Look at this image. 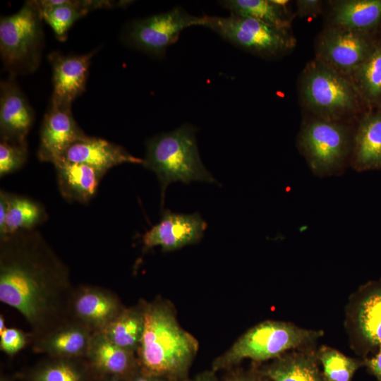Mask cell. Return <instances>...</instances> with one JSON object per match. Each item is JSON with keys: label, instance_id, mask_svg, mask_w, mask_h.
Returning a JSON list of instances; mask_svg holds the SVG:
<instances>
[{"label": "cell", "instance_id": "6", "mask_svg": "<svg viewBox=\"0 0 381 381\" xmlns=\"http://www.w3.org/2000/svg\"><path fill=\"white\" fill-rule=\"evenodd\" d=\"M353 136L348 126L316 118L301 127L298 146L315 176H338L350 165Z\"/></svg>", "mask_w": 381, "mask_h": 381}, {"label": "cell", "instance_id": "3", "mask_svg": "<svg viewBox=\"0 0 381 381\" xmlns=\"http://www.w3.org/2000/svg\"><path fill=\"white\" fill-rule=\"evenodd\" d=\"M194 126L186 123L172 131L156 135L146 142L143 165L153 171L159 181L162 210L165 190L171 183H217L201 161Z\"/></svg>", "mask_w": 381, "mask_h": 381}, {"label": "cell", "instance_id": "25", "mask_svg": "<svg viewBox=\"0 0 381 381\" xmlns=\"http://www.w3.org/2000/svg\"><path fill=\"white\" fill-rule=\"evenodd\" d=\"M219 4L231 14L251 18L279 29L288 30L290 26L285 7L273 0H224Z\"/></svg>", "mask_w": 381, "mask_h": 381}, {"label": "cell", "instance_id": "22", "mask_svg": "<svg viewBox=\"0 0 381 381\" xmlns=\"http://www.w3.org/2000/svg\"><path fill=\"white\" fill-rule=\"evenodd\" d=\"M334 27L368 34L381 26V0H344L334 3Z\"/></svg>", "mask_w": 381, "mask_h": 381}, {"label": "cell", "instance_id": "31", "mask_svg": "<svg viewBox=\"0 0 381 381\" xmlns=\"http://www.w3.org/2000/svg\"><path fill=\"white\" fill-rule=\"evenodd\" d=\"M37 381H81V377L73 366L60 362L42 370L37 376Z\"/></svg>", "mask_w": 381, "mask_h": 381}, {"label": "cell", "instance_id": "28", "mask_svg": "<svg viewBox=\"0 0 381 381\" xmlns=\"http://www.w3.org/2000/svg\"><path fill=\"white\" fill-rule=\"evenodd\" d=\"M143 330L141 310H124L100 332L114 344L133 352L138 348Z\"/></svg>", "mask_w": 381, "mask_h": 381}, {"label": "cell", "instance_id": "19", "mask_svg": "<svg viewBox=\"0 0 381 381\" xmlns=\"http://www.w3.org/2000/svg\"><path fill=\"white\" fill-rule=\"evenodd\" d=\"M72 308L80 323L103 330L123 310L118 300L104 290L86 287L75 296Z\"/></svg>", "mask_w": 381, "mask_h": 381}, {"label": "cell", "instance_id": "32", "mask_svg": "<svg viewBox=\"0 0 381 381\" xmlns=\"http://www.w3.org/2000/svg\"><path fill=\"white\" fill-rule=\"evenodd\" d=\"M26 344L24 334L15 328H6L0 333V347L5 353L12 355L22 349Z\"/></svg>", "mask_w": 381, "mask_h": 381}, {"label": "cell", "instance_id": "29", "mask_svg": "<svg viewBox=\"0 0 381 381\" xmlns=\"http://www.w3.org/2000/svg\"><path fill=\"white\" fill-rule=\"evenodd\" d=\"M317 357L326 381H351L354 373L362 365L360 361L326 346L320 347Z\"/></svg>", "mask_w": 381, "mask_h": 381}, {"label": "cell", "instance_id": "36", "mask_svg": "<svg viewBox=\"0 0 381 381\" xmlns=\"http://www.w3.org/2000/svg\"><path fill=\"white\" fill-rule=\"evenodd\" d=\"M228 381H264L262 379L258 377L246 375V374H236L231 376Z\"/></svg>", "mask_w": 381, "mask_h": 381}, {"label": "cell", "instance_id": "14", "mask_svg": "<svg viewBox=\"0 0 381 381\" xmlns=\"http://www.w3.org/2000/svg\"><path fill=\"white\" fill-rule=\"evenodd\" d=\"M95 52L64 55L54 52L49 55L53 72L51 103L71 106L72 102L84 92L90 60Z\"/></svg>", "mask_w": 381, "mask_h": 381}, {"label": "cell", "instance_id": "21", "mask_svg": "<svg viewBox=\"0 0 381 381\" xmlns=\"http://www.w3.org/2000/svg\"><path fill=\"white\" fill-rule=\"evenodd\" d=\"M44 20L52 29L58 40L64 41L68 30L80 18L90 11L111 7L114 3L109 1H37Z\"/></svg>", "mask_w": 381, "mask_h": 381}, {"label": "cell", "instance_id": "38", "mask_svg": "<svg viewBox=\"0 0 381 381\" xmlns=\"http://www.w3.org/2000/svg\"><path fill=\"white\" fill-rule=\"evenodd\" d=\"M6 329L5 320L2 315L0 317V333H1Z\"/></svg>", "mask_w": 381, "mask_h": 381}, {"label": "cell", "instance_id": "30", "mask_svg": "<svg viewBox=\"0 0 381 381\" xmlns=\"http://www.w3.org/2000/svg\"><path fill=\"white\" fill-rule=\"evenodd\" d=\"M28 144L0 143V176L13 173L21 168L28 158Z\"/></svg>", "mask_w": 381, "mask_h": 381}, {"label": "cell", "instance_id": "17", "mask_svg": "<svg viewBox=\"0 0 381 381\" xmlns=\"http://www.w3.org/2000/svg\"><path fill=\"white\" fill-rule=\"evenodd\" d=\"M350 167L359 172L381 170V111L363 116L353 136Z\"/></svg>", "mask_w": 381, "mask_h": 381}, {"label": "cell", "instance_id": "33", "mask_svg": "<svg viewBox=\"0 0 381 381\" xmlns=\"http://www.w3.org/2000/svg\"><path fill=\"white\" fill-rule=\"evenodd\" d=\"M296 5L298 16H315L321 11L322 1L318 0H299L297 1Z\"/></svg>", "mask_w": 381, "mask_h": 381}, {"label": "cell", "instance_id": "2", "mask_svg": "<svg viewBox=\"0 0 381 381\" xmlns=\"http://www.w3.org/2000/svg\"><path fill=\"white\" fill-rule=\"evenodd\" d=\"M143 330L138 348L140 363L149 375L175 376L187 369L198 343L178 323L163 302L143 304Z\"/></svg>", "mask_w": 381, "mask_h": 381}, {"label": "cell", "instance_id": "18", "mask_svg": "<svg viewBox=\"0 0 381 381\" xmlns=\"http://www.w3.org/2000/svg\"><path fill=\"white\" fill-rule=\"evenodd\" d=\"M54 165L59 190L69 202H88L95 195L100 181L107 173L85 164L64 160Z\"/></svg>", "mask_w": 381, "mask_h": 381}, {"label": "cell", "instance_id": "24", "mask_svg": "<svg viewBox=\"0 0 381 381\" xmlns=\"http://www.w3.org/2000/svg\"><path fill=\"white\" fill-rule=\"evenodd\" d=\"M7 214L0 237L21 230L34 229L48 218L44 207L30 198L6 192Z\"/></svg>", "mask_w": 381, "mask_h": 381}, {"label": "cell", "instance_id": "23", "mask_svg": "<svg viewBox=\"0 0 381 381\" xmlns=\"http://www.w3.org/2000/svg\"><path fill=\"white\" fill-rule=\"evenodd\" d=\"M90 329L78 322L57 327L46 334L38 349L59 357H74L88 352L92 338Z\"/></svg>", "mask_w": 381, "mask_h": 381}, {"label": "cell", "instance_id": "7", "mask_svg": "<svg viewBox=\"0 0 381 381\" xmlns=\"http://www.w3.org/2000/svg\"><path fill=\"white\" fill-rule=\"evenodd\" d=\"M301 92L318 118L335 121L355 113L361 98L352 80L318 60L305 69Z\"/></svg>", "mask_w": 381, "mask_h": 381}, {"label": "cell", "instance_id": "34", "mask_svg": "<svg viewBox=\"0 0 381 381\" xmlns=\"http://www.w3.org/2000/svg\"><path fill=\"white\" fill-rule=\"evenodd\" d=\"M366 365L377 381H381V346L373 357L367 360Z\"/></svg>", "mask_w": 381, "mask_h": 381}, {"label": "cell", "instance_id": "40", "mask_svg": "<svg viewBox=\"0 0 381 381\" xmlns=\"http://www.w3.org/2000/svg\"><path fill=\"white\" fill-rule=\"evenodd\" d=\"M380 111H381V106H380Z\"/></svg>", "mask_w": 381, "mask_h": 381}, {"label": "cell", "instance_id": "26", "mask_svg": "<svg viewBox=\"0 0 381 381\" xmlns=\"http://www.w3.org/2000/svg\"><path fill=\"white\" fill-rule=\"evenodd\" d=\"M92 337L89 353L95 366L114 375L126 373L132 362L133 352L114 344L102 332Z\"/></svg>", "mask_w": 381, "mask_h": 381}, {"label": "cell", "instance_id": "20", "mask_svg": "<svg viewBox=\"0 0 381 381\" xmlns=\"http://www.w3.org/2000/svg\"><path fill=\"white\" fill-rule=\"evenodd\" d=\"M317 353L295 349L273 359L262 372L269 381H326Z\"/></svg>", "mask_w": 381, "mask_h": 381}, {"label": "cell", "instance_id": "13", "mask_svg": "<svg viewBox=\"0 0 381 381\" xmlns=\"http://www.w3.org/2000/svg\"><path fill=\"white\" fill-rule=\"evenodd\" d=\"M11 76V75H10ZM34 112L14 77L0 85L1 140L27 143V135L34 123Z\"/></svg>", "mask_w": 381, "mask_h": 381}, {"label": "cell", "instance_id": "5", "mask_svg": "<svg viewBox=\"0 0 381 381\" xmlns=\"http://www.w3.org/2000/svg\"><path fill=\"white\" fill-rule=\"evenodd\" d=\"M42 18L37 1H27L17 13L0 20V54L14 77L35 71L43 46Z\"/></svg>", "mask_w": 381, "mask_h": 381}, {"label": "cell", "instance_id": "39", "mask_svg": "<svg viewBox=\"0 0 381 381\" xmlns=\"http://www.w3.org/2000/svg\"><path fill=\"white\" fill-rule=\"evenodd\" d=\"M135 381H150V380L145 377H139Z\"/></svg>", "mask_w": 381, "mask_h": 381}, {"label": "cell", "instance_id": "35", "mask_svg": "<svg viewBox=\"0 0 381 381\" xmlns=\"http://www.w3.org/2000/svg\"><path fill=\"white\" fill-rule=\"evenodd\" d=\"M7 198L6 192L1 190L0 191V231L4 229L7 214Z\"/></svg>", "mask_w": 381, "mask_h": 381}, {"label": "cell", "instance_id": "37", "mask_svg": "<svg viewBox=\"0 0 381 381\" xmlns=\"http://www.w3.org/2000/svg\"><path fill=\"white\" fill-rule=\"evenodd\" d=\"M196 381H216L210 375H202L198 377Z\"/></svg>", "mask_w": 381, "mask_h": 381}, {"label": "cell", "instance_id": "1", "mask_svg": "<svg viewBox=\"0 0 381 381\" xmlns=\"http://www.w3.org/2000/svg\"><path fill=\"white\" fill-rule=\"evenodd\" d=\"M69 287L68 268L35 229L0 237V301L36 334L55 328Z\"/></svg>", "mask_w": 381, "mask_h": 381}, {"label": "cell", "instance_id": "12", "mask_svg": "<svg viewBox=\"0 0 381 381\" xmlns=\"http://www.w3.org/2000/svg\"><path fill=\"white\" fill-rule=\"evenodd\" d=\"M87 136L75 121L71 106L51 103L41 126L37 157L55 164L73 144Z\"/></svg>", "mask_w": 381, "mask_h": 381}, {"label": "cell", "instance_id": "4", "mask_svg": "<svg viewBox=\"0 0 381 381\" xmlns=\"http://www.w3.org/2000/svg\"><path fill=\"white\" fill-rule=\"evenodd\" d=\"M320 330L302 328L291 322L267 320L248 329L221 356L213 368L219 370L248 358L255 361L274 359L289 351L313 343Z\"/></svg>", "mask_w": 381, "mask_h": 381}, {"label": "cell", "instance_id": "11", "mask_svg": "<svg viewBox=\"0 0 381 381\" xmlns=\"http://www.w3.org/2000/svg\"><path fill=\"white\" fill-rule=\"evenodd\" d=\"M161 212L159 222L142 235L145 249L160 246L163 251H171L196 243L207 227L198 212L183 214L168 209Z\"/></svg>", "mask_w": 381, "mask_h": 381}, {"label": "cell", "instance_id": "8", "mask_svg": "<svg viewBox=\"0 0 381 381\" xmlns=\"http://www.w3.org/2000/svg\"><path fill=\"white\" fill-rule=\"evenodd\" d=\"M205 25L229 42L262 57H274L291 49L296 44L286 29L255 19L231 14L228 17L205 16Z\"/></svg>", "mask_w": 381, "mask_h": 381}, {"label": "cell", "instance_id": "10", "mask_svg": "<svg viewBox=\"0 0 381 381\" xmlns=\"http://www.w3.org/2000/svg\"><path fill=\"white\" fill-rule=\"evenodd\" d=\"M376 43L368 34L333 27L324 32L317 46L318 61L344 75H352Z\"/></svg>", "mask_w": 381, "mask_h": 381}, {"label": "cell", "instance_id": "15", "mask_svg": "<svg viewBox=\"0 0 381 381\" xmlns=\"http://www.w3.org/2000/svg\"><path fill=\"white\" fill-rule=\"evenodd\" d=\"M61 160L85 164L106 172L119 164L143 162V159L134 157L120 145L88 135L73 144Z\"/></svg>", "mask_w": 381, "mask_h": 381}, {"label": "cell", "instance_id": "27", "mask_svg": "<svg viewBox=\"0 0 381 381\" xmlns=\"http://www.w3.org/2000/svg\"><path fill=\"white\" fill-rule=\"evenodd\" d=\"M360 95L371 105L381 106V42L351 75Z\"/></svg>", "mask_w": 381, "mask_h": 381}, {"label": "cell", "instance_id": "9", "mask_svg": "<svg viewBox=\"0 0 381 381\" xmlns=\"http://www.w3.org/2000/svg\"><path fill=\"white\" fill-rule=\"evenodd\" d=\"M204 16H195L183 8L173 9L133 21L126 28L123 38L128 44L156 57L162 56L167 48L191 26H204Z\"/></svg>", "mask_w": 381, "mask_h": 381}, {"label": "cell", "instance_id": "16", "mask_svg": "<svg viewBox=\"0 0 381 381\" xmlns=\"http://www.w3.org/2000/svg\"><path fill=\"white\" fill-rule=\"evenodd\" d=\"M351 313L358 338L367 349L381 346V279L361 289Z\"/></svg>", "mask_w": 381, "mask_h": 381}]
</instances>
